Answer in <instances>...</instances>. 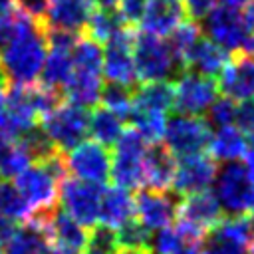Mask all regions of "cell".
Here are the masks:
<instances>
[{
    "label": "cell",
    "instance_id": "obj_30",
    "mask_svg": "<svg viewBox=\"0 0 254 254\" xmlns=\"http://www.w3.org/2000/svg\"><path fill=\"white\" fill-rule=\"evenodd\" d=\"M30 165L32 161L18 143V139L6 133L4 129H0V179L2 181L14 179Z\"/></svg>",
    "mask_w": 254,
    "mask_h": 254
},
{
    "label": "cell",
    "instance_id": "obj_13",
    "mask_svg": "<svg viewBox=\"0 0 254 254\" xmlns=\"http://www.w3.org/2000/svg\"><path fill=\"white\" fill-rule=\"evenodd\" d=\"M177 216V224L204 238V234L224 218V210L220 208L214 192L200 190L194 194H187L179 200Z\"/></svg>",
    "mask_w": 254,
    "mask_h": 254
},
{
    "label": "cell",
    "instance_id": "obj_35",
    "mask_svg": "<svg viewBox=\"0 0 254 254\" xmlns=\"http://www.w3.org/2000/svg\"><path fill=\"white\" fill-rule=\"evenodd\" d=\"M71 62H73V69L101 75V64H103L101 46L87 36H79L71 50Z\"/></svg>",
    "mask_w": 254,
    "mask_h": 254
},
{
    "label": "cell",
    "instance_id": "obj_53",
    "mask_svg": "<svg viewBox=\"0 0 254 254\" xmlns=\"http://www.w3.org/2000/svg\"><path fill=\"white\" fill-rule=\"evenodd\" d=\"M0 87H8V79H6L4 71H2V65H0Z\"/></svg>",
    "mask_w": 254,
    "mask_h": 254
},
{
    "label": "cell",
    "instance_id": "obj_32",
    "mask_svg": "<svg viewBox=\"0 0 254 254\" xmlns=\"http://www.w3.org/2000/svg\"><path fill=\"white\" fill-rule=\"evenodd\" d=\"M123 131H125L123 121L105 107H97L89 115V133L93 135V141H97L107 149L119 141Z\"/></svg>",
    "mask_w": 254,
    "mask_h": 254
},
{
    "label": "cell",
    "instance_id": "obj_28",
    "mask_svg": "<svg viewBox=\"0 0 254 254\" xmlns=\"http://www.w3.org/2000/svg\"><path fill=\"white\" fill-rule=\"evenodd\" d=\"M246 147L248 145H246L244 135L232 125L218 127V131L212 133L210 141H208L210 157L216 161H222V163H236L238 159L244 157Z\"/></svg>",
    "mask_w": 254,
    "mask_h": 254
},
{
    "label": "cell",
    "instance_id": "obj_46",
    "mask_svg": "<svg viewBox=\"0 0 254 254\" xmlns=\"http://www.w3.org/2000/svg\"><path fill=\"white\" fill-rule=\"evenodd\" d=\"M242 159H244V169H246V175H248L250 183L254 185V149H252V151H246Z\"/></svg>",
    "mask_w": 254,
    "mask_h": 254
},
{
    "label": "cell",
    "instance_id": "obj_39",
    "mask_svg": "<svg viewBox=\"0 0 254 254\" xmlns=\"http://www.w3.org/2000/svg\"><path fill=\"white\" fill-rule=\"evenodd\" d=\"M119 250L117 242V230L109 228L105 224H95L87 232L85 252L87 254H115Z\"/></svg>",
    "mask_w": 254,
    "mask_h": 254
},
{
    "label": "cell",
    "instance_id": "obj_45",
    "mask_svg": "<svg viewBox=\"0 0 254 254\" xmlns=\"http://www.w3.org/2000/svg\"><path fill=\"white\" fill-rule=\"evenodd\" d=\"M242 20H244L246 32H252V34H254V0H250V2L244 6V14H242Z\"/></svg>",
    "mask_w": 254,
    "mask_h": 254
},
{
    "label": "cell",
    "instance_id": "obj_6",
    "mask_svg": "<svg viewBox=\"0 0 254 254\" xmlns=\"http://www.w3.org/2000/svg\"><path fill=\"white\" fill-rule=\"evenodd\" d=\"M101 192H103V185L85 183L75 177H65L58 185L62 210L83 228H91L97 224Z\"/></svg>",
    "mask_w": 254,
    "mask_h": 254
},
{
    "label": "cell",
    "instance_id": "obj_44",
    "mask_svg": "<svg viewBox=\"0 0 254 254\" xmlns=\"http://www.w3.org/2000/svg\"><path fill=\"white\" fill-rule=\"evenodd\" d=\"M16 230H18L16 220H12V218H8V216H2V214H0V244L8 242V240L14 236V232H16Z\"/></svg>",
    "mask_w": 254,
    "mask_h": 254
},
{
    "label": "cell",
    "instance_id": "obj_20",
    "mask_svg": "<svg viewBox=\"0 0 254 254\" xmlns=\"http://www.w3.org/2000/svg\"><path fill=\"white\" fill-rule=\"evenodd\" d=\"M93 10L95 4L91 0H50L46 24L48 28L79 34L85 30Z\"/></svg>",
    "mask_w": 254,
    "mask_h": 254
},
{
    "label": "cell",
    "instance_id": "obj_37",
    "mask_svg": "<svg viewBox=\"0 0 254 254\" xmlns=\"http://www.w3.org/2000/svg\"><path fill=\"white\" fill-rule=\"evenodd\" d=\"M151 230H147L135 216L117 228L119 250H151Z\"/></svg>",
    "mask_w": 254,
    "mask_h": 254
},
{
    "label": "cell",
    "instance_id": "obj_17",
    "mask_svg": "<svg viewBox=\"0 0 254 254\" xmlns=\"http://www.w3.org/2000/svg\"><path fill=\"white\" fill-rule=\"evenodd\" d=\"M216 89L228 99H250L254 97V60L244 52L230 54L226 65L216 75Z\"/></svg>",
    "mask_w": 254,
    "mask_h": 254
},
{
    "label": "cell",
    "instance_id": "obj_22",
    "mask_svg": "<svg viewBox=\"0 0 254 254\" xmlns=\"http://www.w3.org/2000/svg\"><path fill=\"white\" fill-rule=\"evenodd\" d=\"M183 16L181 0H147L141 16V28L151 36L165 38L175 30Z\"/></svg>",
    "mask_w": 254,
    "mask_h": 254
},
{
    "label": "cell",
    "instance_id": "obj_29",
    "mask_svg": "<svg viewBox=\"0 0 254 254\" xmlns=\"http://www.w3.org/2000/svg\"><path fill=\"white\" fill-rule=\"evenodd\" d=\"M200 26L198 22H192V20H185V22H179L175 26V30L169 34V50L177 62V65L187 71V64H189V56L192 52V48L196 46V42L202 38L200 36Z\"/></svg>",
    "mask_w": 254,
    "mask_h": 254
},
{
    "label": "cell",
    "instance_id": "obj_3",
    "mask_svg": "<svg viewBox=\"0 0 254 254\" xmlns=\"http://www.w3.org/2000/svg\"><path fill=\"white\" fill-rule=\"evenodd\" d=\"M115 151L111 153V169L109 177L115 187H121L125 190L139 189L145 185L143 181V157L147 151L145 141L139 137V133L131 127L125 129L119 141L113 145Z\"/></svg>",
    "mask_w": 254,
    "mask_h": 254
},
{
    "label": "cell",
    "instance_id": "obj_47",
    "mask_svg": "<svg viewBox=\"0 0 254 254\" xmlns=\"http://www.w3.org/2000/svg\"><path fill=\"white\" fill-rule=\"evenodd\" d=\"M6 89L8 87H0V129L6 125Z\"/></svg>",
    "mask_w": 254,
    "mask_h": 254
},
{
    "label": "cell",
    "instance_id": "obj_56",
    "mask_svg": "<svg viewBox=\"0 0 254 254\" xmlns=\"http://www.w3.org/2000/svg\"><path fill=\"white\" fill-rule=\"evenodd\" d=\"M151 254H153V252H151Z\"/></svg>",
    "mask_w": 254,
    "mask_h": 254
},
{
    "label": "cell",
    "instance_id": "obj_43",
    "mask_svg": "<svg viewBox=\"0 0 254 254\" xmlns=\"http://www.w3.org/2000/svg\"><path fill=\"white\" fill-rule=\"evenodd\" d=\"M214 2H216V0H181L183 12H185V14L189 16V20H192V22L202 20V18L214 8Z\"/></svg>",
    "mask_w": 254,
    "mask_h": 254
},
{
    "label": "cell",
    "instance_id": "obj_1",
    "mask_svg": "<svg viewBox=\"0 0 254 254\" xmlns=\"http://www.w3.org/2000/svg\"><path fill=\"white\" fill-rule=\"evenodd\" d=\"M46 32L48 24H34L30 30L16 36L8 46L2 48L4 52V75L8 83L14 85H32L36 83L38 75L42 73L44 60H46Z\"/></svg>",
    "mask_w": 254,
    "mask_h": 254
},
{
    "label": "cell",
    "instance_id": "obj_52",
    "mask_svg": "<svg viewBox=\"0 0 254 254\" xmlns=\"http://www.w3.org/2000/svg\"><path fill=\"white\" fill-rule=\"evenodd\" d=\"M12 2H14V0H0V12H4V10H8V8H12Z\"/></svg>",
    "mask_w": 254,
    "mask_h": 254
},
{
    "label": "cell",
    "instance_id": "obj_38",
    "mask_svg": "<svg viewBox=\"0 0 254 254\" xmlns=\"http://www.w3.org/2000/svg\"><path fill=\"white\" fill-rule=\"evenodd\" d=\"M0 214L12 220H28L32 216L28 204L16 190V187L8 181H0Z\"/></svg>",
    "mask_w": 254,
    "mask_h": 254
},
{
    "label": "cell",
    "instance_id": "obj_36",
    "mask_svg": "<svg viewBox=\"0 0 254 254\" xmlns=\"http://www.w3.org/2000/svg\"><path fill=\"white\" fill-rule=\"evenodd\" d=\"M99 101L103 103L105 109L115 113L125 123L133 111V87H125V85L107 81L105 85H101Z\"/></svg>",
    "mask_w": 254,
    "mask_h": 254
},
{
    "label": "cell",
    "instance_id": "obj_33",
    "mask_svg": "<svg viewBox=\"0 0 254 254\" xmlns=\"http://www.w3.org/2000/svg\"><path fill=\"white\" fill-rule=\"evenodd\" d=\"M121 28H125V24L121 22V18H119L115 8H97L89 16L87 26H85L83 32H85L87 38H91L97 44H101V42H107Z\"/></svg>",
    "mask_w": 254,
    "mask_h": 254
},
{
    "label": "cell",
    "instance_id": "obj_15",
    "mask_svg": "<svg viewBox=\"0 0 254 254\" xmlns=\"http://www.w3.org/2000/svg\"><path fill=\"white\" fill-rule=\"evenodd\" d=\"M216 171H218L216 161L206 153L177 159V169L171 187L179 196L208 190L210 185L214 183Z\"/></svg>",
    "mask_w": 254,
    "mask_h": 254
},
{
    "label": "cell",
    "instance_id": "obj_21",
    "mask_svg": "<svg viewBox=\"0 0 254 254\" xmlns=\"http://www.w3.org/2000/svg\"><path fill=\"white\" fill-rule=\"evenodd\" d=\"M175 169H177V159L163 143L147 147L143 157V181L151 190L171 189Z\"/></svg>",
    "mask_w": 254,
    "mask_h": 254
},
{
    "label": "cell",
    "instance_id": "obj_40",
    "mask_svg": "<svg viewBox=\"0 0 254 254\" xmlns=\"http://www.w3.org/2000/svg\"><path fill=\"white\" fill-rule=\"evenodd\" d=\"M234 109H236V105L232 99H228L224 95L216 97L212 101V105L208 107V119L206 121L210 125H216V127H226L234 121Z\"/></svg>",
    "mask_w": 254,
    "mask_h": 254
},
{
    "label": "cell",
    "instance_id": "obj_14",
    "mask_svg": "<svg viewBox=\"0 0 254 254\" xmlns=\"http://www.w3.org/2000/svg\"><path fill=\"white\" fill-rule=\"evenodd\" d=\"M210 42L226 50L228 54L240 52L248 32L242 20V14L238 10H230L224 6H214L206 16H204V28Z\"/></svg>",
    "mask_w": 254,
    "mask_h": 254
},
{
    "label": "cell",
    "instance_id": "obj_5",
    "mask_svg": "<svg viewBox=\"0 0 254 254\" xmlns=\"http://www.w3.org/2000/svg\"><path fill=\"white\" fill-rule=\"evenodd\" d=\"M40 123L58 151H71L89 133V113L71 103H60L52 113L42 117Z\"/></svg>",
    "mask_w": 254,
    "mask_h": 254
},
{
    "label": "cell",
    "instance_id": "obj_24",
    "mask_svg": "<svg viewBox=\"0 0 254 254\" xmlns=\"http://www.w3.org/2000/svg\"><path fill=\"white\" fill-rule=\"evenodd\" d=\"M202 248V236L187 230L181 224L165 226L151 238L153 254H198Z\"/></svg>",
    "mask_w": 254,
    "mask_h": 254
},
{
    "label": "cell",
    "instance_id": "obj_54",
    "mask_svg": "<svg viewBox=\"0 0 254 254\" xmlns=\"http://www.w3.org/2000/svg\"><path fill=\"white\" fill-rule=\"evenodd\" d=\"M248 254H254V234L250 238V244H248Z\"/></svg>",
    "mask_w": 254,
    "mask_h": 254
},
{
    "label": "cell",
    "instance_id": "obj_2",
    "mask_svg": "<svg viewBox=\"0 0 254 254\" xmlns=\"http://www.w3.org/2000/svg\"><path fill=\"white\" fill-rule=\"evenodd\" d=\"M133 67L137 83L175 81L183 69L177 65L167 40L139 32L133 38Z\"/></svg>",
    "mask_w": 254,
    "mask_h": 254
},
{
    "label": "cell",
    "instance_id": "obj_23",
    "mask_svg": "<svg viewBox=\"0 0 254 254\" xmlns=\"http://www.w3.org/2000/svg\"><path fill=\"white\" fill-rule=\"evenodd\" d=\"M135 216L133 196L129 190L121 187H103L99 200V218L97 224H105L109 228H119L123 222Z\"/></svg>",
    "mask_w": 254,
    "mask_h": 254
},
{
    "label": "cell",
    "instance_id": "obj_25",
    "mask_svg": "<svg viewBox=\"0 0 254 254\" xmlns=\"http://www.w3.org/2000/svg\"><path fill=\"white\" fill-rule=\"evenodd\" d=\"M101 77L89 71L73 69L69 79L64 85L62 97L67 99V103L77 107H95L99 103V91H101Z\"/></svg>",
    "mask_w": 254,
    "mask_h": 254
},
{
    "label": "cell",
    "instance_id": "obj_19",
    "mask_svg": "<svg viewBox=\"0 0 254 254\" xmlns=\"http://www.w3.org/2000/svg\"><path fill=\"white\" fill-rule=\"evenodd\" d=\"M50 214H40L28 218L14 236L6 242L4 254H52L50 240H48V220Z\"/></svg>",
    "mask_w": 254,
    "mask_h": 254
},
{
    "label": "cell",
    "instance_id": "obj_7",
    "mask_svg": "<svg viewBox=\"0 0 254 254\" xmlns=\"http://www.w3.org/2000/svg\"><path fill=\"white\" fill-rule=\"evenodd\" d=\"M16 179V190L28 204L32 216L50 214L58 204V181L38 163H32ZM30 216V218H32Z\"/></svg>",
    "mask_w": 254,
    "mask_h": 254
},
{
    "label": "cell",
    "instance_id": "obj_34",
    "mask_svg": "<svg viewBox=\"0 0 254 254\" xmlns=\"http://www.w3.org/2000/svg\"><path fill=\"white\" fill-rule=\"evenodd\" d=\"M129 121L133 129L139 133V137L149 143L157 145L165 137V125H167V115L165 113H155V111H139L133 109L129 115Z\"/></svg>",
    "mask_w": 254,
    "mask_h": 254
},
{
    "label": "cell",
    "instance_id": "obj_41",
    "mask_svg": "<svg viewBox=\"0 0 254 254\" xmlns=\"http://www.w3.org/2000/svg\"><path fill=\"white\" fill-rule=\"evenodd\" d=\"M145 2L147 0H119L117 4V14L121 18V22L129 28H133L135 24L141 22V16H143V10H145Z\"/></svg>",
    "mask_w": 254,
    "mask_h": 254
},
{
    "label": "cell",
    "instance_id": "obj_8",
    "mask_svg": "<svg viewBox=\"0 0 254 254\" xmlns=\"http://www.w3.org/2000/svg\"><path fill=\"white\" fill-rule=\"evenodd\" d=\"M212 185L214 196L222 210H226L230 216L248 214L252 183L242 163H224V167L216 171Z\"/></svg>",
    "mask_w": 254,
    "mask_h": 254
},
{
    "label": "cell",
    "instance_id": "obj_12",
    "mask_svg": "<svg viewBox=\"0 0 254 254\" xmlns=\"http://www.w3.org/2000/svg\"><path fill=\"white\" fill-rule=\"evenodd\" d=\"M65 165L67 173H73L75 179L93 185H105L111 169V151L97 141H81L69 151Z\"/></svg>",
    "mask_w": 254,
    "mask_h": 254
},
{
    "label": "cell",
    "instance_id": "obj_10",
    "mask_svg": "<svg viewBox=\"0 0 254 254\" xmlns=\"http://www.w3.org/2000/svg\"><path fill=\"white\" fill-rule=\"evenodd\" d=\"M133 38L135 30L125 26L105 42L101 71L105 73L109 83H119L135 89L139 83L133 67Z\"/></svg>",
    "mask_w": 254,
    "mask_h": 254
},
{
    "label": "cell",
    "instance_id": "obj_16",
    "mask_svg": "<svg viewBox=\"0 0 254 254\" xmlns=\"http://www.w3.org/2000/svg\"><path fill=\"white\" fill-rule=\"evenodd\" d=\"M135 206V218L147 228V230H161L169 226L177 216L179 198L169 190H139L137 196H133Z\"/></svg>",
    "mask_w": 254,
    "mask_h": 254
},
{
    "label": "cell",
    "instance_id": "obj_4",
    "mask_svg": "<svg viewBox=\"0 0 254 254\" xmlns=\"http://www.w3.org/2000/svg\"><path fill=\"white\" fill-rule=\"evenodd\" d=\"M210 123L202 115H181L175 113L165 125V147L175 159L204 153L210 141Z\"/></svg>",
    "mask_w": 254,
    "mask_h": 254
},
{
    "label": "cell",
    "instance_id": "obj_27",
    "mask_svg": "<svg viewBox=\"0 0 254 254\" xmlns=\"http://www.w3.org/2000/svg\"><path fill=\"white\" fill-rule=\"evenodd\" d=\"M228 58H230V54L226 50H222L220 46H216L208 38H200L189 56L187 69H192V71L206 75V77H214L226 65Z\"/></svg>",
    "mask_w": 254,
    "mask_h": 254
},
{
    "label": "cell",
    "instance_id": "obj_55",
    "mask_svg": "<svg viewBox=\"0 0 254 254\" xmlns=\"http://www.w3.org/2000/svg\"><path fill=\"white\" fill-rule=\"evenodd\" d=\"M0 254H4V250H2V244H0Z\"/></svg>",
    "mask_w": 254,
    "mask_h": 254
},
{
    "label": "cell",
    "instance_id": "obj_31",
    "mask_svg": "<svg viewBox=\"0 0 254 254\" xmlns=\"http://www.w3.org/2000/svg\"><path fill=\"white\" fill-rule=\"evenodd\" d=\"M71 71H73L71 50L50 48L44 60V67H42V83L52 89H62L65 81L69 79Z\"/></svg>",
    "mask_w": 254,
    "mask_h": 254
},
{
    "label": "cell",
    "instance_id": "obj_11",
    "mask_svg": "<svg viewBox=\"0 0 254 254\" xmlns=\"http://www.w3.org/2000/svg\"><path fill=\"white\" fill-rule=\"evenodd\" d=\"M173 109L181 115H202L216 99V81L192 69L183 71L175 81Z\"/></svg>",
    "mask_w": 254,
    "mask_h": 254
},
{
    "label": "cell",
    "instance_id": "obj_42",
    "mask_svg": "<svg viewBox=\"0 0 254 254\" xmlns=\"http://www.w3.org/2000/svg\"><path fill=\"white\" fill-rule=\"evenodd\" d=\"M20 6V12L26 14L36 24H46L50 0H16Z\"/></svg>",
    "mask_w": 254,
    "mask_h": 254
},
{
    "label": "cell",
    "instance_id": "obj_48",
    "mask_svg": "<svg viewBox=\"0 0 254 254\" xmlns=\"http://www.w3.org/2000/svg\"><path fill=\"white\" fill-rule=\"evenodd\" d=\"M220 2V6H224V8H230V10H240V8H244L250 0H218Z\"/></svg>",
    "mask_w": 254,
    "mask_h": 254
},
{
    "label": "cell",
    "instance_id": "obj_50",
    "mask_svg": "<svg viewBox=\"0 0 254 254\" xmlns=\"http://www.w3.org/2000/svg\"><path fill=\"white\" fill-rule=\"evenodd\" d=\"M91 2L99 8H117V4H119V0H91Z\"/></svg>",
    "mask_w": 254,
    "mask_h": 254
},
{
    "label": "cell",
    "instance_id": "obj_26",
    "mask_svg": "<svg viewBox=\"0 0 254 254\" xmlns=\"http://www.w3.org/2000/svg\"><path fill=\"white\" fill-rule=\"evenodd\" d=\"M173 95H175L173 81L139 83L133 89V109L167 113L173 109Z\"/></svg>",
    "mask_w": 254,
    "mask_h": 254
},
{
    "label": "cell",
    "instance_id": "obj_9",
    "mask_svg": "<svg viewBox=\"0 0 254 254\" xmlns=\"http://www.w3.org/2000/svg\"><path fill=\"white\" fill-rule=\"evenodd\" d=\"M254 234V218L250 214L222 218L204 234V254H248V244Z\"/></svg>",
    "mask_w": 254,
    "mask_h": 254
},
{
    "label": "cell",
    "instance_id": "obj_49",
    "mask_svg": "<svg viewBox=\"0 0 254 254\" xmlns=\"http://www.w3.org/2000/svg\"><path fill=\"white\" fill-rule=\"evenodd\" d=\"M240 52H244L248 58L254 60V36H252V38H246V42H244V46H242Z\"/></svg>",
    "mask_w": 254,
    "mask_h": 254
},
{
    "label": "cell",
    "instance_id": "obj_18",
    "mask_svg": "<svg viewBox=\"0 0 254 254\" xmlns=\"http://www.w3.org/2000/svg\"><path fill=\"white\" fill-rule=\"evenodd\" d=\"M48 240L52 254H79L85 250L87 230L64 210H54L48 220Z\"/></svg>",
    "mask_w": 254,
    "mask_h": 254
},
{
    "label": "cell",
    "instance_id": "obj_51",
    "mask_svg": "<svg viewBox=\"0 0 254 254\" xmlns=\"http://www.w3.org/2000/svg\"><path fill=\"white\" fill-rule=\"evenodd\" d=\"M115 254H151V250H117Z\"/></svg>",
    "mask_w": 254,
    "mask_h": 254
}]
</instances>
